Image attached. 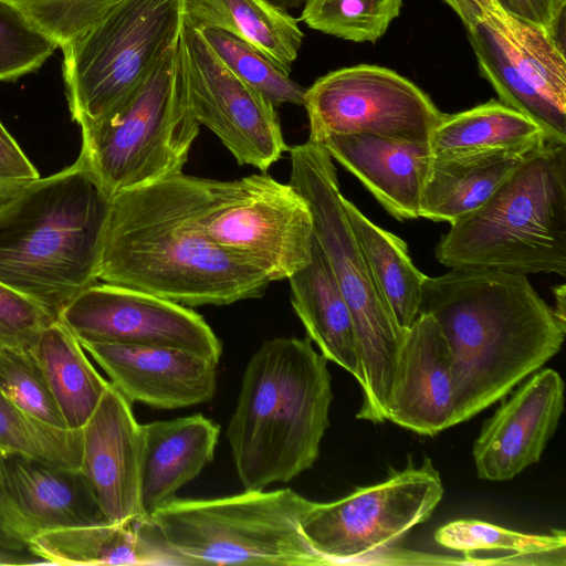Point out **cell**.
<instances>
[{
	"label": "cell",
	"mask_w": 566,
	"mask_h": 566,
	"mask_svg": "<svg viewBox=\"0 0 566 566\" xmlns=\"http://www.w3.org/2000/svg\"><path fill=\"white\" fill-rule=\"evenodd\" d=\"M438 324L450 350L453 426L495 401L555 356L566 322L525 274L450 269L426 276L420 314Z\"/></svg>",
	"instance_id": "1"
},
{
	"label": "cell",
	"mask_w": 566,
	"mask_h": 566,
	"mask_svg": "<svg viewBox=\"0 0 566 566\" xmlns=\"http://www.w3.org/2000/svg\"><path fill=\"white\" fill-rule=\"evenodd\" d=\"M97 280L187 307L261 297L271 283L197 227L184 174L111 199Z\"/></svg>",
	"instance_id": "2"
},
{
	"label": "cell",
	"mask_w": 566,
	"mask_h": 566,
	"mask_svg": "<svg viewBox=\"0 0 566 566\" xmlns=\"http://www.w3.org/2000/svg\"><path fill=\"white\" fill-rule=\"evenodd\" d=\"M111 199L78 156L0 206V283L57 317L96 283Z\"/></svg>",
	"instance_id": "3"
},
{
	"label": "cell",
	"mask_w": 566,
	"mask_h": 566,
	"mask_svg": "<svg viewBox=\"0 0 566 566\" xmlns=\"http://www.w3.org/2000/svg\"><path fill=\"white\" fill-rule=\"evenodd\" d=\"M332 399L327 359L308 337L261 345L245 367L227 429L244 490L286 483L314 464Z\"/></svg>",
	"instance_id": "4"
},
{
	"label": "cell",
	"mask_w": 566,
	"mask_h": 566,
	"mask_svg": "<svg viewBox=\"0 0 566 566\" xmlns=\"http://www.w3.org/2000/svg\"><path fill=\"white\" fill-rule=\"evenodd\" d=\"M449 269L566 275V143L531 153L474 211L450 223L436 248Z\"/></svg>",
	"instance_id": "5"
},
{
	"label": "cell",
	"mask_w": 566,
	"mask_h": 566,
	"mask_svg": "<svg viewBox=\"0 0 566 566\" xmlns=\"http://www.w3.org/2000/svg\"><path fill=\"white\" fill-rule=\"evenodd\" d=\"M311 504L291 489L175 497L135 525L160 565H332L302 532Z\"/></svg>",
	"instance_id": "6"
},
{
	"label": "cell",
	"mask_w": 566,
	"mask_h": 566,
	"mask_svg": "<svg viewBox=\"0 0 566 566\" xmlns=\"http://www.w3.org/2000/svg\"><path fill=\"white\" fill-rule=\"evenodd\" d=\"M180 39L120 101L80 125L78 156L109 199L182 174L200 125Z\"/></svg>",
	"instance_id": "7"
},
{
	"label": "cell",
	"mask_w": 566,
	"mask_h": 566,
	"mask_svg": "<svg viewBox=\"0 0 566 566\" xmlns=\"http://www.w3.org/2000/svg\"><path fill=\"white\" fill-rule=\"evenodd\" d=\"M290 150V184L306 200L314 238L352 313L363 400L356 418L381 423L405 337L385 303L349 224L336 168L326 149L307 140Z\"/></svg>",
	"instance_id": "8"
},
{
	"label": "cell",
	"mask_w": 566,
	"mask_h": 566,
	"mask_svg": "<svg viewBox=\"0 0 566 566\" xmlns=\"http://www.w3.org/2000/svg\"><path fill=\"white\" fill-rule=\"evenodd\" d=\"M188 184L201 232L270 282L289 279L310 262L312 213L290 182L263 172L227 181L188 176Z\"/></svg>",
	"instance_id": "9"
},
{
	"label": "cell",
	"mask_w": 566,
	"mask_h": 566,
	"mask_svg": "<svg viewBox=\"0 0 566 566\" xmlns=\"http://www.w3.org/2000/svg\"><path fill=\"white\" fill-rule=\"evenodd\" d=\"M442 495L441 478L431 460L419 467L410 462L387 480L357 488L337 501L312 502L301 528L332 565L441 564L432 555L391 547L431 516Z\"/></svg>",
	"instance_id": "10"
},
{
	"label": "cell",
	"mask_w": 566,
	"mask_h": 566,
	"mask_svg": "<svg viewBox=\"0 0 566 566\" xmlns=\"http://www.w3.org/2000/svg\"><path fill=\"white\" fill-rule=\"evenodd\" d=\"M184 23L185 0H120L62 46L72 119L94 120L120 101L179 41Z\"/></svg>",
	"instance_id": "11"
},
{
	"label": "cell",
	"mask_w": 566,
	"mask_h": 566,
	"mask_svg": "<svg viewBox=\"0 0 566 566\" xmlns=\"http://www.w3.org/2000/svg\"><path fill=\"white\" fill-rule=\"evenodd\" d=\"M308 140L368 134L427 143L442 112L421 88L392 70L359 64L332 71L306 88Z\"/></svg>",
	"instance_id": "12"
},
{
	"label": "cell",
	"mask_w": 566,
	"mask_h": 566,
	"mask_svg": "<svg viewBox=\"0 0 566 566\" xmlns=\"http://www.w3.org/2000/svg\"><path fill=\"white\" fill-rule=\"evenodd\" d=\"M180 42L196 120L221 140L239 165L266 172L290 149L275 106L235 76L186 21Z\"/></svg>",
	"instance_id": "13"
},
{
	"label": "cell",
	"mask_w": 566,
	"mask_h": 566,
	"mask_svg": "<svg viewBox=\"0 0 566 566\" xmlns=\"http://www.w3.org/2000/svg\"><path fill=\"white\" fill-rule=\"evenodd\" d=\"M80 342L185 350L218 365L222 346L201 315L133 289L96 282L56 317Z\"/></svg>",
	"instance_id": "14"
},
{
	"label": "cell",
	"mask_w": 566,
	"mask_h": 566,
	"mask_svg": "<svg viewBox=\"0 0 566 566\" xmlns=\"http://www.w3.org/2000/svg\"><path fill=\"white\" fill-rule=\"evenodd\" d=\"M488 419L473 446L479 478L507 481L539 461L564 408V381L552 368L526 377Z\"/></svg>",
	"instance_id": "15"
},
{
	"label": "cell",
	"mask_w": 566,
	"mask_h": 566,
	"mask_svg": "<svg viewBox=\"0 0 566 566\" xmlns=\"http://www.w3.org/2000/svg\"><path fill=\"white\" fill-rule=\"evenodd\" d=\"M81 429L80 470L106 521L127 524L143 520V431L132 403L109 382Z\"/></svg>",
	"instance_id": "16"
},
{
	"label": "cell",
	"mask_w": 566,
	"mask_h": 566,
	"mask_svg": "<svg viewBox=\"0 0 566 566\" xmlns=\"http://www.w3.org/2000/svg\"><path fill=\"white\" fill-rule=\"evenodd\" d=\"M130 402L180 409L210 401L217 390V365L168 347L80 342Z\"/></svg>",
	"instance_id": "17"
},
{
	"label": "cell",
	"mask_w": 566,
	"mask_h": 566,
	"mask_svg": "<svg viewBox=\"0 0 566 566\" xmlns=\"http://www.w3.org/2000/svg\"><path fill=\"white\" fill-rule=\"evenodd\" d=\"M454 385L447 342L428 314L406 331L387 403V420L422 436L453 426Z\"/></svg>",
	"instance_id": "18"
},
{
	"label": "cell",
	"mask_w": 566,
	"mask_h": 566,
	"mask_svg": "<svg viewBox=\"0 0 566 566\" xmlns=\"http://www.w3.org/2000/svg\"><path fill=\"white\" fill-rule=\"evenodd\" d=\"M318 144L394 218H420V199L431 161L428 142L350 134L328 135Z\"/></svg>",
	"instance_id": "19"
},
{
	"label": "cell",
	"mask_w": 566,
	"mask_h": 566,
	"mask_svg": "<svg viewBox=\"0 0 566 566\" xmlns=\"http://www.w3.org/2000/svg\"><path fill=\"white\" fill-rule=\"evenodd\" d=\"M140 505L144 518L175 499L211 462L220 427L202 415L142 424Z\"/></svg>",
	"instance_id": "20"
},
{
	"label": "cell",
	"mask_w": 566,
	"mask_h": 566,
	"mask_svg": "<svg viewBox=\"0 0 566 566\" xmlns=\"http://www.w3.org/2000/svg\"><path fill=\"white\" fill-rule=\"evenodd\" d=\"M4 468L29 539L42 532L107 522L81 470L18 454L4 455Z\"/></svg>",
	"instance_id": "21"
},
{
	"label": "cell",
	"mask_w": 566,
	"mask_h": 566,
	"mask_svg": "<svg viewBox=\"0 0 566 566\" xmlns=\"http://www.w3.org/2000/svg\"><path fill=\"white\" fill-rule=\"evenodd\" d=\"M291 303L321 354L358 381L354 323L348 304L315 238L310 262L289 279Z\"/></svg>",
	"instance_id": "22"
},
{
	"label": "cell",
	"mask_w": 566,
	"mask_h": 566,
	"mask_svg": "<svg viewBox=\"0 0 566 566\" xmlns=\"http://www.w3.org/2000/svg\"><path fill=\"white\" fill-rule=\"evenodd\" d=\"M544 144L457 159L431 157L420 199V218L452 223L474 211Z\"/></svg>",
	"instance_id": "23"
},
{
	"label": "cell",
	"mask_w": 566,
	"mask_h": 566,
	"mask_svg": "<svg viewBox=\"0 0 566 566\" xmlns=\"http://www.w3.org/2000/svg\"><path fill=\"white\" fill-rule=\"evenodd\" d=\"M553 140L535 122L490 99L455 114H442L429 136L434 159H457L524 149Z\"/></svg>",
	"instance_id": "24"
},
{
	"label": "cell",
	"mask_w": 566,
	"mask_h": 566,
	"mask_svg": "<svg viewBox=\"0 0 566 566\" xmlns=\"http://www.w3.org/2000/svg\"><path fill=\"white\" fill-rule=\"evenodd\" d=\"M185 21L237 35L286 74L303 41L297 20L266 0H185Z\"/></svg>",
	"instance_id": "25"
},
{
	"label": "cell",
	"mask_w": 566,
	"mask_h": 566,
	"mask_svg": "<svg viewBox=\"0 0 566 566\" xmlns=\"http://www.w3.org/2000/svg\"><path fill=\"white\" fill-rule=\"evenodd\" d=\"M69 429H81L97 407L109 381L88 359L76 336L57 318L30 347Z\"/></svg>",
	"instance_id": "26"
},
{
	"label": "cell",
	"mask_w": 566,
	"mask_h": 566,
	"mask_svg": "<svg viewBox=\"0 0 566 566\" xmlns=\"http://www.w3.org/2000/svg\"><path fill=\"white\" fill-rule=\"evenodd\" d=\"M344 209L385 303L406 332L420 314L427 275L413 264L401 238L376 226L346 198Z\"/></svg>",
	"instance_id": "27"
},
{
	"label": "cell",
	"mask_w": 566,
	"mask_h": 566,
	"mask_svg": "<svg viewBox=\"0 0 566 566\" xmlns=\"http://www.w3.org/2000/svg\"><path fill=\"white\" fill-rule=\"evenodd\" d=\"M27 551L52 565H159L135 523H99L33 535Z\"/></svg>",
	"instance_id": "28"
},
{
	"label": "cell",
	"mask_w": 566,
	"mask_h": 566,
	"mask_svg": "<svg viewBox=\"0 0 566 566\" xmlns=\"http://www.w3.org/2000/svg\"><path fill=\"white\" fill-rule=\"evenodd\" d=\"M467 31L480 74L493 86L499 101L535 122L553 140L566 143V112L523 77L497 30L484 19Z\"/></svg>",
	"instance_id": "29"
},
{
	"label": "cell",
	"mask_w": 566,
	"mask_h": 566,
	"mask_svg": "<svg viewBox=\"0 0 566 566\" xmlns=\"http://www.w3.org/2000/svg\"><path fill=\"white\" fill-rule=\"evenodd\" d=\"M434 541L442 547L459 551L465 558L478 552H505L509 565L566 564V534H525L480 520H455L439 527Z\"/></svg>",
	"instance_id": "30"
},
{
	"label": "cell",
	"mask_w": 566,
	"mask_h": 566,
	"mask_svg": "<svg viewBox=\"0 0 566 566\" xmlns=\"http://www.w3.org/2000/svg\"><path fill=\"white\" fill-rule=\"evenodd\" d=\"M488 20L501 34L523 77L551 104L566 112L563 42L546 29L496 9Z\"/></svg>",
	"instance_id": "31"
},
{
	"label": "cell",
	"mask_w": 566,
	"mask_h": 566,
	"mask_svg": "<svg viewBox=\"0 0 566 566\" xmlns=\"http://www.w3.org/2000/svg\"><path fill=\"white\" fill-rule=\"evenodd\" d=\"M0 451L64 469L80 470L82 429L48 424L27 413L0 390Z\"/></svg>",
	"instance_id": "32"
},
{
	"label": "cell",
	"mask_w": 566,
	"mask_h": 566,
	"mask_svg": "<svg viewBox=\"0 0 566 566\" xmlns=\"http://www.w3.org/2000/svg\"><path fill=\"white\" fill-rule=\"evenodd\" d=\"M219 60L242 82L264 95L275 107L283 103L303 106L306 88L248 42L224 30L197 28Z\"/></svg>",
	"instance_id": "33"
},
{
	"label": "cell",
	"mask_w": 566,
	"mask_h": 566,
	"mask_svg": "<svg viewBox=\"0 0 566 566\" xmlns=\"http://www.w3.org/2000/svg\"><path fill=\"white\" fill-rule=\"evenodd\" d=\"M402 0H306L301 20L311 29L354 42H376L400 14Z\"/></svg>",
	"instance_id": "34"
},
{
	"label": "cell",
	"mask_w": 566,
	"mask_h": 566,
	"mask_svg": "<svg viewBox=\"0 0 566 566\" xmlns=\"http://www.w3.org/2000/svg\"><path fill=\"white\" fill-rule=\"evenodd\" d=\"M0 390L35 419L66 428L30 348L0 349Z\"/></svg>",
	"instance_id": "35"
},
{
	"label": "cell",
	"mask_w": 566,
	"mask_h": 566,
	"mask_svg": "<svg viewBox=\"0 0 566 566\" xmlns=\"http://www.w3.org/2000/svg\"><path fill=\"white\" fill-rule=\"evenodd\" d=\"M56 48L19 9L0 0V82L36 71Z\"/></svg>",
	"instance_id": "36"
},
{
	"label": "cell",
	"mask_w": 566,
	"mask_h": 566,
	"mask_svg": "<svg viewBox=\"0 0 566 566\" xmlns=\"http://www.w3.org/2000/svg\"><path fill=\"white\" fill-rule=\"evenodd\" d=\"M19 9L57 46L78 39L120 0H4Z\"/></svg>",
	"instance_id": "37"
},
{
	"label": "cell",
	"mask_w": 566,
	"mask_h": 566,
	"mask_svg": "<svg viewBox=\"0 0 566 566\" xmlns=\"http://www.w3.org/2000/svg\"><path fill=\"white\" fill-rule=\"evenodd\" d=\"M55 319L40 304L0 283V349L30 348Z\"/></svg>",
	"instance_id": "38"
},
{
	"label": "cell",
	"mask_w": 566,
	"mask_h": 566,
	"mask_svg": "<svg viewBox=\"0 0 566 566\" xmlns=\"http://www.w3.org/2000/svg\"><path fill=\"white\" fill-rule=\"evenodd\" d=\"M507 15L539 25L559 39L564 31L566 0H493Z\"/></svg>",
	"instance_id": "39"
},
{
	"label": "cell",
	"mask_w": 566,
	"mask_h": 566,
	"mask_svg": "<svg viewBox=\"0 0 566 566\" xmlns=\"http://www.w3.org/2000/svg\"><path fill=\"white\" fill-rule=\"evenodd\" d=\"M29 535L23 518L10 494L4 454L0 451V546L8 551H27Z\"/></svg>",
	"instance_id": "40"
},
{
	"label": "cell",
	"mask_w": 566,
	"mask_h": 566,
	"mask_svg": "<svg viewBox=\"0 0 566 566\" xmlns=\"http://www.w3.org/2000/svg\"><path fill=\"white\" fill-rule=\"evenodd\" d=\"M38 169L0 120V180L31 182Z\"/></svg>",
	"instance_id": "41"
},
{
	"label": "cell",
	"mask_w": 566,
	"mask_h": 566,
	"mask_svg": "<svg viewBox=\"0 0 566 566\" xmlns=\"http://www.w3.org/2000/svg\"><path fill=\"white\" fill-rule=\"evenodd\" d=\"M459 15L465 29L484 20L495 11L493 0H443Z\"/></svg>",
	"instance_id": "42"
},
{
	"label": "cell",
	"mask_w": 566,
	"mask_h": 566,
	"mask_svg": "<svg viewBox=\"0 0 566 566\" xmlns=\"http://www.w3.org/2000/svg\"><path fill=\"white\" fill-rule=\"evenodd\" d=\"M27 184L29 182L0 180V206L14 196Z\"/></svg>",
	"instance_id": "43"
},
{
	"label": "cell",
	"mask_w": 566,
	"mask_h": 566,
	"mask_svg": "<svg viewBox=\"0 0 566 566\" xmlns=\"http://www.w3.org/2000/svg\"><path fill=\"white\" fill-rule=\"evenodd\" d=\"M18 553L20 552L8 551L0 546V565L34 564L27 556Z\"/></svg>",
	"instance_id": "44"
},
{
	"label": "cell",
	"mask_w": 566,
	"mask_h": 566,
	"mask_svg": "<svg viewBox=\"0 0 566 566\" xmlns=\"http://www.w3.org/2000/svg\"><path fill=\"white\" fill-rule=\"evenodd\" d=\"M565 284L556 286L554 289L556 304L553 306L557 316L566 322L565 318Z\"/></svg>",
	"instance_id": "45"
},
{
	"label": "cell",
	"mask_w": 566,
	"mask_h": 566,
	"mask_svg": "<svg viewBox=\"0 0 566 566\" xmlns=\"http://www.w3.org/2000/svg\"><path fill=\"white\" fill-rule=\"evenodd\" d=\"M273 7L287 11L290 9L298 8L303 3H305L306 0H266Z\"/></svg>",
	"instance_id": "46"
}]
</instances>
